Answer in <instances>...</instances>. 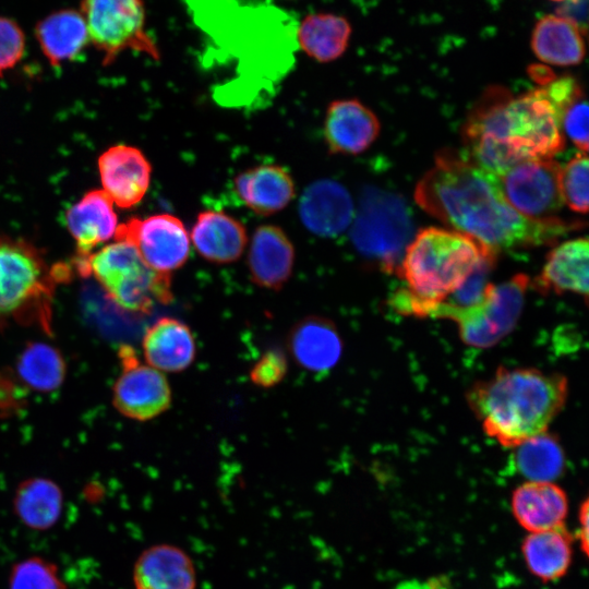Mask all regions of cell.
I'll return each instance as SVG.
<instances>
[{
  "label": "cell",
  "instance_id": "obj_1",
  "mask_svg": "<svg viewBox=\"0 0 589 589\" xmlns=\"http://www.w3.org/2000/svg\"><path fill=\"white\" fill-rule=\"evenodd\" d=\"M414 199L428 214L494 254L548 244L580 227L558 217H524L506 201L495 175L450 151L437 155L434 166L418 182Z\"/></svg>",
  "mask_w": 589,
  "mask_h": 589
},
{
  "label": "cell",
  "instance_id": "obj_2",
  "mask_svg": "<svg viewBox=\"0 0 589 589\" xmlns=\"http://www.w3.org/2000/svg\"><path fill=\"white\" fill-rule=\"evenodd\" d=\"M464 140L468 158L495 176L525 160L553 158L565 146L543 88L514 97L491 87L470 112Z\"/></svg>",
  "mask_w": 589,
  "mask_h": 589
},
{
  "label": "cell",
  "instance_id": "obj_3",
  "mask_svg": "<svg viewBox=\"0 0 589 589\" xmlns=\"http://www.w3.org/2000/svg\"><path fill=\"white\" fill-rule=\"evenodd\" d=\"M567 394V378L560 373L500 366L493 376L468 390L467 401L489 437L515 448L546 431Z\"/></svg>",
  "mask_w": 589,
  "mask_h": 589
},
{
  "label": "cell",
  "instance_id": "obj_4",
  "mask_svg": "<svg viewBox=\"0 0 589 589\" xmlns=\"http://www.w3.org/2000/svg\"><path fill=\"white\" fill-rule=\"evenodd\" d=\"M490 252L456 230L422 229L404 252L396 273L406 286L392 296L390 305L402 315L431 317Z\"/></svg>",
  "mask_w": 589,
  "mask_h": 589
},
{
  "label": "cell",
  "instance_id": "obj_5",
  "mask_svg": "<svg viewBox=\"0 0 589 589\" xmlns=\"http://www.w3.org/2000/svg\"><path fill=\"white\" fill-rule=\"evenodd\" d=\"M71 275L72 265L49 264L32 243L0 237V332L19 324L51 334L53 294Z\"/></svg>",
  "mask_w": 589,
  "mask_h": 589
},
{
  "label": "cell",
  "instance_id": "obj_6",
  "mask_svg": "<svg viewBox=\"0 0 589 589\" xmlns=\"http://www.w3.org/2000/svg\"><path fill=\"white\" fill-rule=\"evenodd\" d=\"M72 265L79 275L93 276L108 298L130 313L146 314L172 300L170 274L153 269L128 241L115 240Z\"/></svg>",
  "mask_w": 589,
  "mask_h": 589
},
{
  "label": "cell",
  "instance_id": "obj_7",
  "mask_svg": "<svg viewBox=\"0 0 589 589\" xmlns=\"http://www.w3.org/2000/svg\"><path fill=\"white\" fill-rule=\"evenodd\" d=\"M404 200L378 188H365L350 230L354 248L389 273L397 272L412 236Z\"/></svg>",
  "mask_w": 589,
  "mask_h": 589
},
{
  "label": "cell",
  "instance_id": "obj_8",
  "mask_svg": "<svg viewBox=\"0 0 589 589\" xmlns=\"http://www.w3.org/2000/svg\"><path fill=\"white\" fill-rule=\"evenodd\" d=\"M529 277L517 274L494 285L490 283L473 304L442 315L456 323L461 340L474 348L496 345L515 327L521 313Z\"/></svg>",
  "mask_w": 589,
  "mask_h": 589
},
{
  "label": "cell",
  "instance_id": "obj_9",
  "mask_svg": "<svg viewBox=\"0 0 589 589\" xmlns=\"http://www.w3.org/2000/svg\"><path fill=\"white\" fill-rule=\"evenodd\" d=\"M81 14L88 39L104 56V64H110L127 50L159 58L145 27L142 0H82Z\"/></svg>",
  "mask_w": 589,
  "mask_h": 589
},
{
  "label": "cell",
  "instance_id": "obj_10",
  "mask_svg": "<svg viewBox=\"0 0 589 589\" xmlns=\"http://www.w3.org/2000/svg\"><path fill=\"white\" fill-rule=\"evenodd\" d=\"M560 165L553 158L521 161L496 176L509 205L533 220L556 218L563 200L560 189Z\"/></svg>",
  "mask_w": 589,
  "mask_h": 589
},
{
  "label": "cell",
  "instance_id": "obj_11",
  "mask_svg": "<svg viewBox=\"0 0 589 589\" xmlns=\"http://www.w3.org/2000/svg\"><path fill=\"white\" fill-rule=\"evenodd\" d=\"M121 373L112 388V404L124 417L136 421L152 420L169 409L171 388L166 376L140 361L134 349H119Z\"/></svg>",
  "mask_w": 589,
  "mask_h": 589
},
{
  "label": "cell",
  "instance_id": "obj_12",
  "mask_svg": "<svg viewBox=\"0 0 589 589\" xmlns=\"http://www.w3.org/2000/svg\"><path fill=\"white\" fill-rule=\"evenodd\" d=\"M113 239L130 242L153 269L167 274L183 266L190 253L189 233L170 214L131 218L118 225Z\"/></svg>",
  "mask_w": 589,
  "mask_h": 589
},
{
  "label": "cell",
  "instance_id": "obj_13",
  "mask_svg": "<svg viewBox=\"0 0 589 589\" xmlns=\"http://www.w3.org/2000/svg\"><path fill=\"white\" fill-rule=\"evenodd\" d=\"M98 170L101 190L120 208L136 205L148 190L152 166L136 147H109L98 159Z\"/></svg>",
  "mask_w": 589,
  "mask_h": 589
},
{
  "label": "cell",
  "instance_id": "obj_14",
  "mask_svg": "<svg viewBox=\"0 0 589 589\" xmlns=\"http://www.w3.org/2000/svg\"><path fill=\"white\" fill-rule=\"evenodd\" d=\"M298 211L302 225L322 238L340 235L354 216L350 193L332 179L316 180L308 185L300 197Z\"/></svg>",
  "mask_w": 589,
  "mask_h": 589
},
{
  "label": "cell",
  "instance_id": "obj_15",
  "mask_svg": "<svg viewBox=\"0 0 589 589\" xmlns=\"http://www.w3.org/2000/svg\"><path fill=\"white\" fill-rule=\"evenodd\" d=\"M378 132L377 117L358 99H337L328 105L324 139L330 153L360 154L376 140Z\"/></svg>",
  "mask_w": 589,
  "mask_h": 589
},
{
  "label": "cell",
  "instance_id": "obj_16",
  "mask_svg": "<svg viewBox=\"0 0 589 589\" xmlns=\"http://www.w3.org/2000/svg\"><path fill=\"white\" fill-rule=\"evenodd\" d=\"M287 344L294 362L315 374L329 372L342 352V340L335 324L318 315L299 320L291 327Z\"/></svg>",
  "mask_w": 589,
  "mask_h": 589
},
{
  "label": "cell",
  "instance_id": "obj_17",
  "mask_svg": "<svg viewBox=\"0 0 589 589\" xmlns=\"http://www.w3.org/2000/svg\"><path fill=\"white\" fill-rule=\"evenodd\" d=\"M132 580L135 589H196V570L181 548L160 543L145 549L136 558Z\"/></svg>",
  "mask_w": 589,
  "mask_h": 589
},
{
  "label": "cell",
  "instance_id": "obj_18",
  "mask_svg": "<svg viewBox=\"0 0 589 589\" xmlns=\"http://www.w3.org/2000/svg\"><path fill=\"white\" fill-rule=\"evenodd\" d=\"M65 225L76 245L75 261H84L99 244L115 237L118 219L113 203L103 190H93L65 214Z\"/></svg>",
  "mask_w": 589,
  "mask_h": 589
},
{
  "label": "cell",
  "instance_id": "obj_19",
  "mask_svg": "<svg viewBox=\"0 0 589 589\" xmlns=\"http://www.w3.org/2000/svg\"><path fill=\"white\" fill-rule=\"evenodd\" d=\"M294 264V249L277 226L263 225L253 233L248 266L251 280L266 289L279 290L288 281Z\"/></svg>",
  "mask_w": 589,
  "mask_h": 589
},
{
  "label": "cell",
  "instance_id": "obj_20",
  "mask_svg": "<svg viewBox=\"0 0 589 589\" xmlns=\"http://www.w3.org/2000/svg\"><path fill=\"white\" fill-rule=\"evenodd\" d=\"M510 507L527 532L544 531L564 526L568 497L554 482L526 481L513 491Z\"/></svg>",
  "mask_w": 589,
  "mask_h": 589
},
{
  "label": "cell",
  "instance_id": "obj_21",
  "mask_svg": "<svg viewBox=\"0 0 589 589\" xmlns=\"http://www.w3.org/2000/svg\"><path fill=\"white\" fill-rule=\"evenodd\" d=\"M589 245L586 238L568 240L555 247L533 286L539 292H573L588 297Z\"/></svg>",
  "mask_w": 589,
  "mask_h": 589
},
{
  "label": "cell",
  "instance_id": "obj_22",
  "mask_svg": "<svg viewBox=\"0 0 589 589\" xmlns=\"http://www.w3.org/2000/svg\"><path fill=\"white\" fill-rule=\"evenodd\" d=\"M142 346L148 365L170 373L187 370L196 354L192 330L185 323L173 317L157 320L146 330Z\"/></svg>",
  "mask_w": 589,
  "mask_h": 589
},
{
  "label": "cell",
  "instance_id": "obj_23",
  "mask_svg": "<svg viewBox=\"0 0 589 589\" xmlns=\"http://www.w3.org/2000/svg\"><path fill=\"white\" fill-rule=\"evenodd\" d=\"M239 199L254 213L269 216L284 209L294 196L289 172L278 165H260L235 178Z\"/></svg>",
  "mask_w": 589,
  "mask_h": 589
},
{
  "label": "cell",
  "instance_id": "obj_24",
  "mask_svg": "<svg viewBox=\"0 0 589 589\" xmlns=\"http://www.w3.org/2000/svg\"><path fill=\"white\" fill-rule=\"evenodd\" d=\"M530 45L538 59L557 67L577 65L586 53L579 24L566 15L542 16L532 29Z\"/></svg>",
  "mask_w": 589,
  "mask_h": 589
},
{
  "label": "cell",
  "instance_id": "obj_25",
  "mask_svg": "<svg viewBox=\"0 0 589 589\" xmlns=\"http://www.w3.org/2000/svg\"><path fill=\"white\" fill-rule=\"evenodd\" d=\"M191 239L201 256L218 264L238 260L248 241L245 228L239 220L215 211L199 214Z\"/></svg>",
  "mask_w": 589,
  "mask_h": 589
},
{
  "label": "cell",
  "instance_id": "obj_26",
  "mask_svg": "<svg viewBox=\"0 0 589 589\" xmlns=\"http://www.w3.org/2000/svg\"><path fill=\"white\" fill-rule=\"evenodd\" d=\"M525 564L531 575L543 582L566 575L573 560V539L565 526L528 532L521 542Z\"/></svg>",
  "mask_w": 589,
  "mask_h": 589
},
{
  "label": "cell",
  "instance_id": "obj_27",
  "mask_svg": "<svg viewBox=\"0 0 589 589\" xmlns=\"http://www.w3.org/2000/svg\"><path fill=\"white\" fill-rule=\"evenodd\" d=\"M63 510V493L52 480L33 477L22 481L13 496V512L27 528L45 531L52 528Z\"/></svg>",
  "mask_w": 589,
  "mask_h": 589
},
{
  "label": "cell",
  "instance_id": "obj_28",
  "mask_svg": "<svg viewBox=\"0 0 589 589\" xmlns=\"http://www.w3.org/2000/svg\"><path fill=\"white\" fill-rule=\"evenodd\" d=\"M36 37L52 65L73 59L86 45L88 34L81 12L61 10L41 20Z\"/></svg>",
  "mask_w": 589,
  "mask_h": 589
},
{
  "label": "cell",
  "instance_id": "obj_29",
  "mask_svg": "<svg viewBox=\"0 0 589 589\" xmlns=\"http://www.w3.org/2000/svg\"><path fill=\"white\" fill-rule=\"evenodd\" d=\"M351 35L349 22L332 13L306 15L298 29L301 49L318 62L338 59L347 49Z\"/></svg>",
  "mask_w": 589,
  "mask_h": 589
},
{
  "label": "cell",
  "instance_id": "obj_30",
  "mask_svg": "<svg viewBox=\"0 0 589 589\" xmlns=\"http://www.w3.org/2000/svg\"><path fill=\"white\" fill-rule=\"evenodd\" d=\"M19 380L28 388L49 393L58 389L65 377V361L56 347L43 342H28L16 360Z\"/></svg>",
  "mask_w": 589,
  "mask_h": 589
},
{
  "label": "cell",
  "instance_id": "obj_31",
  "mask_svg": "<svg viewBox=\"0 0 589 589\" xmlns=\"http://www.w3.org/2000/svg\"><path fill=\"white\" fill-rule=\"evenodd\" d=\"M515 466L527 481L553 482L565 467L564 450L558 440L545 432L516 446Z\"/></svg>",
  "mask_w": 589,
  "mask_h": 589
},
{
  "label": "cell",
  "instance_id": "obj_32",
  "mask_svg": "<svg viewBox=\"0 0 589 589\" xmlns=\"http://www.w3.org/2000/svg\"><path fill=\"white\" fill-rule=\"evenodd\" d=\"M8 580V589H67L57 565L41 556L16 562Z\"/></svg>",
  "mask_w": 589,
  "mask_h": 589
},
{
  "label": "cell",
  "instance_id": "obj_33",
  "mask_svg": "<svg viewBox=\"0 0 589 589\" xmlns=\"http://www.w3.org/2000/svg\"><path fill=\"white\" fill-rule=\"evenodd\" d=\"M588 157L586 153H577L560 170V189L563 203L573 212H588Z\"/></svg>",
  "mask_w": 589,
  "mask_h": 589
},
{
  "label": "cell",
  "instance_id": "obj_34",
  "mask_svg": "<svg viewBox=\"0 0 589 589\" xmlns=\"http://www.w3.org/2000/svg\"><path fill=\"white\" fill-rule=\"evenodd\" d=\"M563 136H567L579 152H588V106L580 91L556 111Z\"/></svg>",
  "mask_w": 589,
  "mask_h": 589
},
{
  "label": "cell",
  "instance_id": "obj_35",
  "mask_svg": "<svg viewBox=\"0 0 589 589\" xmlns=\"http://www.w3.org/2000/svg\"><path fill=\"white\" fill-rule=\"evenodd\" d=\"M288 371L286 354L279 348L264 352L250 371L251 382L262 388H269L280 383Z\"/></svg>",
  "mask_w": 589,
  "mask_h": 589
},
{
  "label": "cell",
  "instance_id": "obj_36",
  "mask_svg": "<svg viewBox=\"0 0 589 589\" xmlns=\"http://www.w3.org/2000/svg\"><path fill=\"white\" fill-rule=\"evenodd\" d=\"M24 48L25 37L21 27L14 21L0 16V75L21 60Z\"/></svg>",
  "mask_w": 589,
  "mask_h": 589
},
{
  "label": "cell",
  "instance_id": "obj_37",
  "mask_svg": "<svg viewBox=\"0 0 589 589\" xmlns=\"http://www.w3.org/2000/svg\"><path fill=\"white\" fill-rule=\"evenodd\" d=\"M24 394L11 375L0 371V410L12 411L23 405Z\"/></svg>",
  "mask_w": 589,
  "mask_h": 589
},
{
  "label": "cell",
  "instance_id": "obj_38",
  "mask_svg": "<svg viewBox=\"0 0 589 589\" xmlns=\"http://www.w3.org/2000/svg\"><path fill=\"white\" fill-rule=\"evenodd\" d=\"M588 506H589V501L588 498H585L582 501V503L580 504V507H579V510H578V539H579V542H580V549L584 553V555H588V528H589V524H588Z\"/></svg>",
  "mask_w": 589,
  "mask_h": 589
},
{
  "label": "cell",
  "instance_id": "obj_39",
  "mask_svg": "<svg viewBox=\"0 0 589 589\" xmlns=\"http://www.w3.org/2000/svg\"><path fill=\"white\" fill-rule=\"evenodd\" d=\"M551 1H556V2H561V1H565V0H551Z\"/></svg>",
  "mask_w": 589,
  "mask_h": 589
}]
</instances>
